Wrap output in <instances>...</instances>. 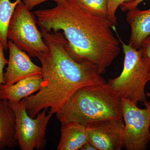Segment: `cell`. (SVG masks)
I'll return each mask as SVG.
<instances>
[{"mask_svg":"<svg viewBox=\"0 0 150 150\" xmlns=\"http://www.w3.org/2000/svg\"><path fill=\"white\" fill-rule=\"evenodd\" d=\"M56 116L62 125L75 122L85 126L123 118L121 98L106 81L84 86L75 92Z\"/></svg>","mask_w":150,"mask_h":150,"instance_id":"3","label":"cell"},{"mask_svg":"<svg viewBox=\"0 0 150 150\" xmlns=\"http://www.w3.org/2000/svg\"><path fill=\"white\" fill-rule=\"evenodd\" d=\"M40 32L48 48L37 56L43 81L36 94L23 98L26 112L32 118L45 108H49L48 112L52 115L56 114L79 89L105 81L91 65L76 62L71 57L64 34L43 28Z\"/></svg>","mask_w":150,"mask_h":150,"instance_id":"2","label":"cell"},{"mask_svg":"<svg viewBox=\"0 0 150 150\" xmlns=\"http://www.w3.org/2000/svg\"><path fill=\"white\" fill-rule=\"evenodd\" d=\"M81 150H98V149L92 144L88 142L82 147Z\"/></svg>","mask_w":150,"mask_h":150,"instance_id":"21","label":"cell"},{"mask_svg":"<svg viewBox=\"0 0 150 150\" xmlns=\"http://www.w3.org/2000/svg\"><path fill=\"white\" fill-rule=\"evenodd\" d=\"M145 0H135L130 3H124L121 6V10L125 12L133 9L137 7L138 5Z\"/></svg>","mask_w":150,"mask_h":150,"instance_id":"20","label":"cell"},{"mask_svg":"<svg viewBox=\"0 0 150 150\" xmlns=\"http://www.w3.org/2000/svg\"><path fill=\"white\" fill-rule=\"evenodd\" d=\"M9 59L4 73L5 86H8L30 76L42 74V68L34 64L25 51L18 48L9 40L8 42Z\"/></svg>","mask_w":150,"mask_h":150,"instance_id":"9","label":"cell"},{"mask_svg":"<svg viewBox=\"0 0 150 150\" xmlns=\"http://www.w3.org/2000/svg\"><path fill=\"white\" fill-rule=\"evenodd\" d=\"M140 108L131 100L121 98L122 115L125 124L124 148L127 150H145L150 141V106Z\"/></svg>","mask_w":150,"mask_h":150,"instance_id":"7","label":"cell"},{"mask_svg":"<svg viewBox=\"0 0 150 150\" xmlns=\"http://www.w3.org/2000/svg\"><path fill=\"white\" fill-rule=\"evenodd\" d=\"M4 50L5 49L2 43L0 41V86L4 83V69L8 63V60L5 57Z\"/></svg>","mask_w":150,"mask_h":150,"instance_id":"18","label":"cell"},{"mask_svg":"<svg viewBox=\"0 0 150 150\" xmlns=\"http://www.w3.org/2000/svg\"><path fill=\"white\" fill-rule=\"evenodd\" d=\"M75 1L80 7L92 15L108 20L107 0H75Z\"/></svg>","mask_w":150,"mask_h":150,"instance_id":"15","label":"cell"},{"mask_svg":"<svg viewBox=\"0 0 150 150\" xmlns=\"http://www.w3.org/2000/svg\"><path fill=\"white\" fill-rule=\"evenodd\" d=\"M147 80L148 82L150 81V66L149 68V72H148L147 78ZM146 96L148 97H150V91L146 93Z\"/></svg>","mask_w":150,"mask_h":150,"instance_id":"22","label":"cell"},{"mask_svg":"<svg viewBox=\"0 0 150 150\" xmlns=\"http://www.w3.org/2000/svg\"><path fill=\"white\" fill-rule=\"evenodd\" d=\"M86 126L88 142L98 150H121L124 147L123 118L105 119Z\"/></svg>","mask_w":150,"mask_h":150,"instance_id":"8","label":"cell"},{"mask_svg":"<svg viewBox=\"0 0 150 150\" xmlns=\"http://www.w3.org/2000/svg\"><path fill=\"white\" fill-rule=\"evenodd\" d=\"M112 29L122 45L124 60L121 74L114 79H109L108 83L121 98L131 100L136 104L147 101L145 86L150 63L142 57L140 49H135L123 42L115 27Z\"/></svg>","mask_w":150,"mask_h":150,"instance_id":"4","label":"cell"},{"mask_svg":"<svg viewBox=\"0 0 150 150\" xmlns=\"http://www.w3.org/2000/svg\"><path fill=\"white\" fill-rule=\"evenodd\" d=\"M61 1L62 0H23V1L28 8L31 10L34 7L44 2L47 1H54L57 4Z\"/></svg>","mask_w":150,"mask_h":150,"instance_id":"19","label":"cell"},{"mask_svg":"<svg viewBox=\"0 0 150 150\" xmlns=\"http://www.w3.org/2000/svg\"><path fill=\"white\" fill-rule=\"evenodd\" d=\"M135 0H107L108 20L112 27L117 25V18L115 16L116 11L119 6L124 3H130Z\"/></svg>","mask_w":150,"mask_h":150,"instance_id":"16","label":"cell"},{"mask_svg":"<svg viewBox=\"0 0 150 150\" xmlns=\"http://www.w3.org/2000/svg\"><path fill=\"white\" fill-rule=\"evenodd\" d=\"M43 81L42 74L30 76L17 82L12 85L0 86V98L9 102L19 103L22 100L37 92Z\"/></svg>","mask_w":150,"mask_h":150,"instance_id":"10","label":"cell"},{"mask_svg":"<svg viewBox=\"0 0 150 150\" xmlns=\"http://www.w3.org/2000/svg\"><path fill=\"white\" fill-rule=\"evenodd\" d=\"M126 20L131 29L129 44L135 49H140L143 40L150 35V9H131L128 11Z\"/></svg>","mask_w":150,"mask_h":150,"instance_id":"11","label":"cell"},{"mask_svg":"<svg viewBox=\"0 0 150 150\" xmlns=\"http://www.w3.org/2000/svg\"><path fill=\"white\" fill-rule=\"evenodd\" d=\"M33 13L41 28L49 32L62 30L71 57L89 64L100 75L105 72L121 52L120 42L108 21L87 12L75 0H62L54 8Z\"/></svg>","mask_w":150,"mask_h":150,"instance_id":"1","label":"cell"},{"mask_svg":"<svg viewBox=\"0 0 150 150\" xmlns=\"http://www.w3.org/2000/svg\"><path fill=\"white\" fill-rule=\"evenodd\" d=\"M10 103L15 114L16 136L20 149L22 150L44 149L47 144V126L53 115L49 112L47 114L48 109L45 108L35 118H32L26 112L24 99L19 103Z\"/></svg>","mask_w":150,"mask_h":150,"instance_id":"6","label":"cell"},{"mask_svg":"<svg viewBox=\"0 0 150 150\" xmlns=\"http://www.w3.org/2000/svg\"><path fill=\"white\" fill-rule=\"evenodd\" d=\"M140 49L143 59L150 63V35L143 40Z\"/></svg>","mask_w":150,"mask_h":150,"instance_id":"17","label":"cell"},{"mask_svg":"<svg viewBox=\"0 0 150 150\" xmlns=\"http://www.w3.org/2000/svg\"><path fill=\"white\" fill-rule=\"evenodd\" d=\"M61 137L57 150H78L88 142L86 127L80 123L69 122L62 125Z\"/></svg>","mask_w":150,"mask_h":150,"instance_id":"13","label":"cell"},{"mask_svg":"<svg viewBox=\"0 0 150 150\" xmlns=\"http://www.w3.org/2000/svg\"><path fill=\"white\" fill-rule=\"evenodd\" d=\"M16 126L15 114L10 102L0 98V150L13 148L18 145Z\"/></svg>","mask_w":150,"mask_h":150,"instance_id":"12","label":"cell"},{"mask_svg":"<svg viewBox=\"0 0 150 150\" xmlns=\"http://www.w3.org/2000/svg\"><path fill=\"white\" fill-rule=\"evenodd\" d=\"M148 104H149V105L150 106V102H148Z\"/></svg>","mask_w":150,"mask_h":150,"instance_id":"23","label":"cell"},{"mask_svg":"<svg viewBox=\"0 0 150 150\" xmlns=\"http://www.w3.org/2000/svg\"><path fill=\"white\" fill-rule=\"evenodd\" d=\"M22 0L11 2L10 0H0V41L6 51L8 49L7 30L17 5Z\"/></svg>","mask_w":150,"mask_h":150,"instance_id":"14","label":"cell"},{"mask_svg":"<svg viewBox=\"0 0 150 150\" xmlns=\"http://www.w3.org/2000/svg\"><path fill=\"white\" fill-rule=\"evenodd\" d=\"M36 23L34 13L22 1L17 5L7 30L8 39L33 57L48 51Z\"/></svg>","mask_w":150,"mask_h":150,"instance_id":"5","label":"cell"}]
</instances>
